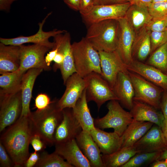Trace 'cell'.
<instances>
[{
  "instance_id": "16",
  "label": "cell",
  "mask_w": 167,
  "mask_h": 167,
  "mask_svg": "<svg viewBox=\"0 0 167 167\" xmlns=\"http://www.w3.org/2000/svg\"><path fill=\"white\" fill-rule=\"evenodd\" d=\"M54 46L63 54L64 58L60 69L65 84L68 78L76 73L71 44L70 34L66 31L54 37Z\"/></svg>"
},
{
  "instance_id": "35",
  "label": "cell",
  "mask_w": 167,
  "mask_h": 167,
  "mask_svg": "<svg viewBox=\"0 0 167 167\" xmlns=\"http://www.w3.org/2000/svg\"><path fill=\"white\" fill-rule=\"evenodd\" d=\"M150 40L151 49V54L167 42V31L161 32L151 31Z\"/></svg>"
},
{
  "instance_id": "44",
  "label": "cell",
  "mask_w": 167,
  "mask_h": 167,
  "mask_svg": "<svg viewBox=\"0 0 167 167\" xmlns=\"http://www.w3.org/2000/svg\"><path fill=\"white\" fill-rule=\"evenodd\" d=\"M64 58L63 54L58 51L53 60L55 62L53 65V69L54 71H56L58 69H60L63 63Z\"/></svg>"
},
{
  "instance_id": "15",
  "label": "cell",
  "mask_w": 167,
  "mask_h": 167,
  "mask_svg": "<svg viewBox=\"0 0 167 167\" xmlns=\"http://www.w3.org/2000/svg\"><path fill=\"white\" fill-rule=\"evenodd\" d=\"M63 118L58 126L54 135V144L75 139L82 131L79 123L74 116L72 108L62 110Z\"/></svg>"
},
{
  "instance_id": "54",
  "label": "cell",
  "mask_w": 167,
  "mask_h": 167,
  "mask_svg": "<svg viewBox=\"0 0 167 167\" xmlns=\"http://www.w3.org/2000/svg\"></svg>"
},
{
  "instance_id": "27",
  "label": "cell",
  "mask_w": 167,
  "mask_h": 167,
  "mask_svg": "<svg viewBox=\"0 0 167 167\" xmlns=\"http://www.w3.org/2000/svg\"><path fill=\"white\" fill-rule=\"evenodd\" d=\"M151 31L145 27L135 34L131 49L133 60L143 62L151 53Z\"/></svg>"
},
{
  "instance_id": "21",
  "label": "cell",
  "mask_w": 167,
  "mask_h": 167,
  "mask_svg": "<svg viewBox=\"0 0 167 167\" xmlns=\"http://www.w3.org/2000/svg\"><path fill=\"white\" fill-rule=\"evenodd\" d=\"M75 139L91 167H104L100 149L89 132L82 130Z\"/></svg>"
},
{
  "instance_id": "39",
  "label": "cell",
  "mask_w": 167,
  "mask_h": 167,
  "mask_svg": "<svg viewBox=\"0 0 167 167\" xmlns=\"http://www.w3.org/2000/svg\"><path fill=\"white\" fill-rule=\"evenodd\" d=\"M2 144L0 142V166L11 167L14 166V163Z\"/></svg>"
},
{
  "instance_id": "51",
  "label": "cell",
  "mask_w": 167,
  "mask_h": 167,
  "mask_svg": "<svg viewBox=\"0 0 167 167\" xmlns=\"http://www.w3.org/2000/svg\"><path fill=\"white\" fill-rule=\"evenodd\" d=\"M167 159V148L161 152L158 160H164Z\"/></svg>"
},
{
  "instance_id": "40",
  "label": "cell",
  "mask_w": 167,
  "mask_h": 167,
  "mask_svg": "<svg viewBox=\"0 0 167 167\" xmlns=\"http://www.w3.org/2000/svg\"><path fill=\"white\" fill-rule=\"evenodd\" d=\"M30 144L34 149V151H43L46 148V143L38 135L34 134L32 136Z\"/></svg>"
},
{
  "instance_id": "50",
  "label": "cell",
  "mask_w": 167,
  "mask_h": 167,
  "mask_svg": "<svg viewBox=\"0 0 167 167\" xmlns=\"http://www.w3.org/2000/svg\"><path fill=\"white\" fill-rule=\"evenodd\" d=\"M151 167H167V159L164 160H157L150 165Z\"/></svg>"
},
{
  "instance_id": "9",
  "label": "cell",
  "mask_w": 167,
  "mask_h": 167,
  "mask_svg": "<svg viewBox=\"0 0 167 167\" xmlns=\"http://www.w3.org/2000/svg\"><path fill=\"white\" fill-rule=\"evenodd\" d=\"M130 6L129 2L119 4L95 5L88 13L81 16L84 23L88 26L102 20L119 19L125 17Z\"/></svg>"
},
{
  "instance_id": "33",
  "label": "cell",
  "mask_w": 167,
  "mask_h": 167,
  "mask_svg": "<svg viewBox=\"0 0 167 167\" xmlns=\"http://www.w3.org/2000/svg\"><path fill=\"white\" fill-rule=\"evenodd\" d=\"M35 167H73L59 154L54 152L49 154L43 151L40 154L39 159Z\"/></svg>"
},
{
  "instance_id": "23",
  "label": "cell",
  "mask_w": 167,
  "mask_h": 167,
  "mask_svg": "<svg viewBox=\"0 0 167 167\" xmlns=\"http://www.w3.org/2000/svg\"><path fill=\"white\" fill-rule=\"evenodd\" d=\"M90 133L103 154H109L121 148L122 139L115 132H107L95 127Z\"/></svg>"
},
{
  "instance_id": "48",
  "label": "cell",
  "mask_w": 167,
  "mask_h": 167,
  "mask_svg": "<svg viewBox=\"0 0 167 167\" xmlns=\"http://www.w3.org/2000/svg\"><path fill=\"white\" fill-rule=\"evenodd\" d=\"M131 5H135L137 6L148 7L152 2V0H126Z\"/></svg>"
},
{
  "instance_id": "28",
  "label": "cell",
  "mask_w": 167,
  "mask_h": 167,
  "mask_svg": "<svg viewBox=\"0 0 167 167\" xmlns=\"http://www.w3.org/2000/svg\"><path fill=\"white\" fill-rule=\"evenodd\" d=\"M124 17L135 34L146 27L152 18L148 7L135 5H130Z\"/></svg>"
},
{
  "instance_id": "41",
  "label": "cell",
  "mask_w": 167,
  "mask_h": 167,
  "mask_svg": "<svg viewBox=\"0 0 167 167\" xmlns=\"http://www.w3.org/2000/svg\"><path fill=\"white\" fill-rule=\"evenodd\" d=\"M95 6L94 0H81L79 10L81 16L85 15L92 9Z\"/></svg>"
},
{
  "instance_id": "32",
  "label": "cell",
  "mask_w": 167,
  "mask_h": 167,
  "mask_svg": "<svg viewBox=\"0 0 167 167\" xmlns=\"http://www.w3.org/2000/svg\"><path fill=\"white\" fill-rule=\"evenodd\" d=\"M145 63L167 75V42L152 53Z\"/></svg>"
},
{
  "instance_id": "18",
  "label": "cell",
  "mask_w": 167,
  "mask_h": 167,
  "mask_svg": "<svg viewBox=\"0 0 167 167\" xmlns=\"http://www.w3.org/2000/svg\"><path fill=\"white\" fill-rule=\"evenodd\" d=\"M118 20L119 32L116 50L124 63L127 65L133 61L131 49L135 34L130 27L125 17Z\"/></svg>"
},
{
  "instance_id": "6",
  "label": "cell",
  "mask_w": 167,
  "mask_h": 167,
  "mask_svg": "<svg viewBox=\"0 0 167 167\" xmlns=\"http://www.w3.org/2000/svg\"><path fill=\"white\" fill-rule=\"evenodd\" d=\"M86 84V97L88 102L93 101L98 110L108 101L118 99L107 81L100 74L92 72L85 77Z\"/></svg>"
},
{
  "instance_id": "12",
  "label": "cell",
  "mask_w": 167,
  "mask_h": 167,
  "mask_svg": "<svg viewBox=\"0 0 167 167\" xmlns=\"http://www.w3.org/2000/svg\"><path fill=\"white\" fill-rule=\"evenodd\" d=\"M0 132L14 123L22 110L21 91L11 96L0 99Z\"/></svg>"
},
{
  "instance_id": "13",
  "label": "cell",
  "mask_w": 167,
  "mask_h": 167,
  "mask_svg": "<svg viewBox=\"0 0 167 167\" xmlns=\"http://www.w3.org/2000/svg\"><path fill=\"white\" fill-rule=\"evenodd\" d=\"M102 76L112 88L119 73L128 71L116 50L111 52H98Z\"/></svg>"
},
{
  "instance_id": "4",
  "label": "cell",
  "mask_w": 167,
  "mask_h": 167,
  "mask_svg": "<svg viewBox=\"0 0 167 167\" xmlns=\"http://www.w3.org/2000/svg\"><path fill=\"white\" fill-rule=\"evenodd\" d=\"M72 49L76 73L83 78L93 72L102 76L99 52L85 37L73 43Z\"/></svg>"
},
{
  "instance_id": "8",
  "label": "cell",
  "mask_w": 167,
  "mask_h": 167,
  "mask_svg": "<svg viewBox=\"0 0 167 167\" xmlns=\"http://www.w3.org/2000/svg\"><path fill=\"white\" fill-rule=\"evenodd\" d=\"M20 66L19 69L26 72L32 68L42 69L45 71L51 69L45 60V55L50 48L46 46L37 44L28 45H20Z\"/></svg>"
},
{
  "instance_id": "42",
  "label": "cell",
  "mask_w": 167,
  "mask_h": 167,
  "mask_svg": "<svg viewBox=\"0 0 167 167\" xmlns=\"http://www.w3.org/2000/svg\"><path fill=\"white\" fill-rule=\"evenodd\" d=\"M40 157V154L38 152L34 151L30 153L24 165L25 167H33L35 166L38 162Z\"/></svg>"
},
{
  "instance_id": "36",
  "label": "cell",
  "mask_w": 167,
  "mask_h": 167,
  "mask_svg": "<svg viewBox=\"0 0 167 167\" xmlns=\"http://www.w3.org/2000/svg\"><path fill=\"white\" fill-rule=\"evenodd\" d=\"M146 27L151 31L161 32L167 31V15L160 17H152Z\"/></svg>"
},
{
  "instance_id": "5",
  "label": "cell",
  "mask_w": 167,
  "mask_h": 167,
  "mask_svg": "<svg viewBox=\"0 0 167 167\" xmlns=\"http://www.w3.org/2000/svg\"><path fill=\"white\" fill-rule=\"evenodd\" d=\"M107 107L108 110L105 115L94 119L95 127L101 130L113 128L114 132L121 136L133 118L130 112L125 110L117 100L110 101Z\"/></svg>"
},
{
  "instance_id": "14",
  "label": "cell",
  "mask_w": 167,
  "mask_h": 167,
  "mask_svg": "<svg viewBox=\"0 0 167 167\" xmlns=\"http://www.w3.org/2000/svg\"><path fill=\"white\" fill-rule=\"evenodd\" d=\"M133 146L139 152H162L167 148V140L162 129L154 124Z\"/></svg>"
},
{
  "instance_id": "38",
  "label": "cell",
  "mask_w": 167,
  "mask_h": 167,
  "mask_svg": "<svg viewBox=\"0 0 167 167\" xmlns=\"http://www.w3.org/2000/svg\"><path fill=\"white\" fill-rule=\"evenodd\" d=\"M50 98L46 94L41 93L36 96L35 100V108L37 110H42L47 108L52 103Z\"/></svg>"
},
{
  "instance_id": "30",
  "label": "cell",
  "mask_w": 167,
  "mask_h": 167,
  "mask_svg": "<svg viewBox=\"0 0 167 167\" xmlns=\"http://www.w3.org/2000/svg\"><path fill=\"white\" fill-rule=\"evenodd\" d=\"M86 97V89L72 109L73 114L81 126L83 130L90 132L94 129V119L88 108Z\"/></svg>"
},
{
  "instance_id": "10",
  "label": "cell",
  "mask_w": 167,
  "mask_h": 167,
  "mask_svg": "<svg viewBox=\"0 0 167 167\" xmlns=\"http://www.w3.org/2000/svg\"><path fill=\"white\" fill-rule=\"evenodd\" d=\"M65 84V91L56 102L57 108L61 111L66 108H73L86 87L84 78L77 73L69 77Z\"/></svg>"
},
{
  "instance_id": "46",
  "label": "cell",
  "mask_w": 167,
  "mask_h": 167,
  "mask_svg": "<svg viewBox=\"0 0 167 167\" xmlns=\"http://www.w3.org/2000/svg\"><path fill=\"white\" fill-rule=\"evenodd\" d=\"M58 51V48L54 46L52 50L45 57V61L48 66H50V64L53 61Z\"/></svg>"
},
{
  "instance_id": "19",
  "label": "cell",
  "mask_w": 167,
  "mask_h": 167,
  "mask_svg": "<svg viewBox=\"0 0 167 167\" xmlns=\"http://www.w3.org/2000/svg\"><path fill=\"white\" fill-rule=\"evenodd\" d=\"M128 71L137 73L167 92V75L145 62L133 60L126 65Z\"/></svg>"
},
{
  "instance_id": "31",
  "label": "cell",
  "mask_w": 167,
  "mask_h": 167,
  "mask_svg": "<svg viewBox=\"0 0 167 167\" xmlns=\"http://www.w3.org/2000/svg\"><path fill=\"white\" fill-rule=\"evenodd\" d=\"M138 152L132 146L121 148L110 154H101V157L104 167H122Z\"/></svg>"
},
{
  "instance_id": "24",
  "label": "cell",
  "mask_w": 167,
  "mask_h": 167,
  "mask_svg": "<svg viewBox=\"0 0 167 167\" xmlns=\"http://www.w3.org/2000/svg\"><path fill=\"white\" fill-rule=\"evenodd\" d=\"M43 70L40 68H31L24 75L21 88L22 110L20 117L30 116L32 112L30 109V104L33 86L36 78Z\"/></svg>"
},
{
  "instance_id": "3",
  "label": "cell",
  "mask_w": 167,
  "mask_h": 167,
  "mask_svg": "<svg viewBox=\"0 0 167 167\" xmlns=\"http://www.w3.org/2000/svg\"><path fill=\"white\" fill-rule=\"evenodd\" d=\"M57 100L52 101L45 109L32 112L30 116L34 134L39 135L46 144L50 146L54 144L55 131L63 118L62 110H59L56 105Z\"/></svg>"
},
{
  "instance_id": "20",
  "label": "cell",
  "mask_w": 167,
  "mask_h": 167,
  "mask_svg": "<svg viewBox=\"0 0 167 167\" xmlns=\"http://www.w3.org/2000/svg\"><path fill=\"white\" fill-rule=\"evenodd\" d=\"M112 89L118 101L130 110L133 105L135 91L128 70L118 73Z\"/></svg>"
},
{
  "instance_id": "53",
  "label": "cell",
  "mask_w": 167,
  "mask_h": 167,
  "mask_svg": "<svg viewBox=\"0 0 167 167\" xmlns=\"http://www.w3.org/2000/svg\"><path fill=\"white\" fill-rule=\"evenodd\" d=\"M167 2V0H152V3Z\"/></svg>"
},
{
  "instance_id": "25",
  "label": "cell",
  "mask_w": 167,
  "mask_h": 167,
  "mask_svg": "<svg viewBox=\"0 0 167 167\" xmlns=\"http://www.w3.org/2000/svg\"><path fill=\"white\" fill-rule=\"evenodd\" d=\"M20 45L0 43V74L13 72L20 66Z\"/></svg>"
},
{
  "instance_id": "45",
  "label": "cell",
  "mask_w": 167,
  "mask_h": 167,
  "mask_svg": "<svg viewBox=\"0 0 167 167\" xmlns=\"http://www.w3.org/2000/svg\"><path fill=\"white\" fill-rule=\"evenodd\" d=\"M94 1L95 6L119 4L128 2L126 0H94Z\"/></svg>"
},
{
  "instance_id": "17",
  "label": "cell",
  "mask_w": 167,
  "mask_h": 167,
  "mask_svg": "<svg viewBox=\"0 0 167 167\" xmlns=\"http://www.w3.org/2000/svg\"><path fill=\"white\" fill-rule=\"evenodd\" d=\"M55 145L54 152L73 167H91L89 161L80 149L75 139Z\"/></svg>"
},
{
  "instance_id": "49",
  "label": "cell",
  "mask_w": 167,
  "mask_h": 167,
  "mask_svg": "<svg viewBox=\"0 0 167 167\" xmlns=\"http://www.w3.org/2000/svg\"><path fill=\"white\" fill-rule=\"evenodd\" d=\"M17 0H0V10L1 11H8L12 4Z\"/></svg>"
},
{
  "instance_id": "29",
  "label": "cell",
  "mask_w": 167,
  "mask_h": 167,
  "mask_svg": "<svg viewBox=\"0 0 167 167\" xmlns=\"http://www.w3.org/2000/svg\"><path fill=\"white\" fill-rule=\"evenodd\" d=\"M154 124L148 122H140L133 119L121 136V148L133 146L142 137Z\"/></svg>"
},
{
  "instance_id": "34",
  "label": "cell",
  "mask_w": 167,
  "mask_h": 167,
  "mask_svg": "<svg viewBox=\"0 0 167 167\" xmlns=\"http://www.w3.org/2000/svg\"><path fill=\"white\" fill-rule=\"evenodd\" d=\"M161 152L137 153L122 167H139L148 165H150L158 160Z\"/></svg>"
},
{
  "instance_id": "47",
  "label": "cell",
  "mask_w": 167,
  "mask_h": 167,
  "mask_svg": "<svg viewBox=\"0 0 167 167\" xmlns=\"http://www.w3.org/2000/svg\"><path fill=\"white\" fill-rule=\"evenodd\" d=\"M64 2L71 8L79 11L81 0H63Z\"/></svg>"
},
{
  "instance_id": "1",
  "label": "cell",
  "mask_w": 167,
  "mask_h": 167,
  "mask_svg": "<svg viewBox=\"0 0 167 167\" xmlns=\"http://www.w3.org/2000/svg\"><path fill=\"white\" fill-rule=\"evenodd\" d=\"M33 135L29 116L20 117L1 136L0 142L12 160L14 167H24L30 154L29 145Z\"/></svg>"
},
{
  "instance_id": "22",
  "label": "cell",
  "mask_w": 167,
  "mask_h": 167,
  "mask_svg": "<svg viewBox=\"0 0 167 167\" xmlns=\"http://www.w3.org/2000/svg\"><path fill=\"white\" fill-rule=\"evenodd\" d=\"M147 104L134 100L130 113L133 119L140 122H150L162 128L165 117L161 111Z\"/></svg>"
},
{
  "instance_id": "52",
  "label": "cell",
  "mask_w": 167,
  "mask_h": 167,
  "mask_svg": "<svg viewBox=\"0 0 167 167\" xmlns=\"http://www.w3.org/2000/svg\"><path fill=\"white\" fill-rule=\"evenodd\" d=\"M162 129L167 140V119L165 118L163 125Z\"/></svg>"
},
{
  "instance_id": "11",
  "label": "cell",
  "mask_w": 167,
  "mask_h": 167,
  "mask_svg": "<svg viewBox=\"0 0 167 167\" xmlns=\"http://www.w3.org/2000/svg\"><path fill=\"white\" fill-rule=\"evenodd\" d=\"M51 14V12L48 13L42 21L39 23V30L34 35L28 36H20L10 38H0V43L5 45H20L24 44L31 43L45 45L52 49L54 43V42H50L49 38L52 37H54L58 34L63 33L66 31L57 29L48 32L43 30V27L46 20Z\"/></svg>"
},
{
  "instance_id": "2",
  "label": "cell",
  "mask_w": 167,
  "mask_h": 167,
  "mask_svg": "<svg viewBox=\"0 0 167 167\" xmlns=\"http://www.w3.org/2000/svg\"><path fill=\"white\" fill-rule=\"evenodd\" d=\"M85 37L98 52H111L117 48L119 32L118 19H109L93 23Z\"/></svg>"
},
{
  "instance_id": "7",
  "label": "cell",
  "mask_w": 167,
  "mask_h": 167,
  "mask_svg": "<svg viewBox=\"0 0 167 167\" xmlns=\"http://www.w3.org/2000/svg\"><path fill=\"white\" fill-rule=\"evenodd\" d=\"M135 91L134 100L150 105L160 109L161 99L163 89L140 75L128 71Z\"/></svg>"
},
{
  "instance_id": "37",
  "label": "cell",
  "mask_w": 167,
  "mask_h": 167,
  "mask_svg": "<svg viewBox=\"0 0 167 167\" xmlns=\"http://www.w3.org/2000/svg\"><path fill=\"white\" fill-rule=\"evenodd\" d=\"M148 8L152 17H160L167 15V2L152 3Z\"/></svg>"
},
{
  "instance_id": "43",
  "label": "cell",
  "mask_w": 167,
  "mask_h": 167,
  "mask_svg": "<svg viewBox=\"0 0 167 167\" xmlns=\"http://www.w3.org/2000/svg\"><path fill=\"white\" fill-rule=\"evenodd\" d=\"M160 109L165 118L167 119V92L164 91L162 95L160 103Z\"/></svg>"
},
{
  "instance_id": "26",
  "label": "cell",
  "mask_w": 167,
  "mask_h": 167,
  "mask_svg": "<svg viewBox=\"0 0 167 167\" xmlns=\"http://www.w3.org/2000/svg\"><path fill=\"white\" fill-rule=\"evenodd\" d=\"M26 72L19 69L0 75V99L12 96L21 91L22 78Z\"/></svg>"
}]
</instances>
